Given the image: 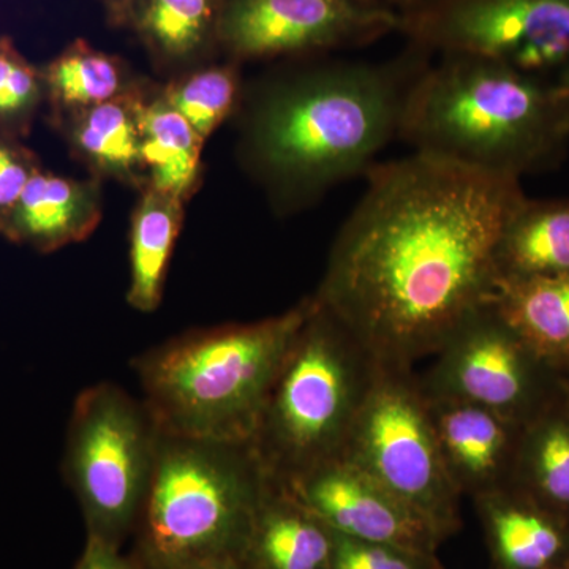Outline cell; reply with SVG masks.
I'll return each mask as SVG.
<instances>
[{"label": "cell", "instance_id": "cell-31", "mask_svg": "<svg viewBox=\"0 0 569 569\" xmlns=\"http://www.w3.org/2000/svg\"><path fill=\"white\" fill-rule=\"evenodd\" d=\"M206 569H252L249 565L246 563L244 560L239 557V559H231L227 561H222V563L213 565L211 568Z\"/></svg>", "mask_w": 569, "mask_h": 569}, {"label": "cell", "instance_id": "cell-28", "mask_svg": "<svg viewBox=\"0 0 569 569\" xmlns=\"http://www.w3.org/2000/svg\"><path fill=\"white\" fill-rule=\"evenodd\" d=\"M40 168L39 157L20 138L0 133V234Z\"/></svg>", "mask_w": 569, "mask_h": 569}, {"label": "cell", "instance_id": "cell-26", "mask_svg": "<svg viewBox=\"0 0 569 569\" xmlns=\"http://www.w3.org/2000/svg\"><path fill=\"white\" fill-rule=\"evenodd\" d=\"M44 99L43 74L14 47L0 39V133L26 137Z\"/></svg>", "mask_w": 569, "mask_h": 569}, {"label": "cell", "instance_id": "cell-1", "mask_svg": "<svg viewBox=\"0 0 569 569\" xmlns=\"http://www.w3.org/2000/svg\"><path fill=\"white\" fill-rule=\"evenodd\" d=\"M313 298L381 366L413 369L496 295L518 179L415 152L373 164Z\"/></svg>", "mask_w": 569, "mask_h": 569}, {"label": "cell", "instance_id": "cell-19", "mask_svg": "<svg viewBox=\"0 0 569 569\" xmlns=\"http://www.w3.org/2000/svg\"><path fill=\"white\" fill-rule=\"evenodd\" d=\"M141 157L148 187L187 203L200 187L204 140L160 96L142 93L138 104Z\"/></svg>", "mask_w": 569, "mask_h": 569}, {"label": "cell", "instance_id": "cell-24", "mask_svg": "<svg viewBox=\"0 0 569 569\" xmlns=\"http://www.w3.org/2000/svg\"><path fill=\"white\" fill-rule=\"evenodd\" d=\"M239 96L241 77L233 66L198 70L162 89L164 102L174 108L204 141L234 111Z\"/></svg>", "mask_w": 569, "mask_h": 569}, {"label": "cell", "instance_id": "cell-29", "mask_svg": "<svg viewBox=\"0 0 569 569\" xmlns=\"http://www.w3.org/2000/svg\"><path fill=\"white\" fill-rule=\"evenodd\" d=\"M74 569H140V567L134 563L132 557L122 556L121 549L88 538L84 552Z\"/></svg>", "mask_w": 569, "mask_h": 569}, {"label": "cell", "instance_id": "cell-4", "mask_svg": "<svg viewBox=\"0 0 569 569\" xmlns=\"http://www.w3.org/2000/svg\"><path fill=\"white\" fill-rule=\"evenodd\" d=\"M312 296L253 323L198 329L132 361L141 400L163 436L247 443Z\"/></svg>", "mask_w": 569, "mask_h": 569}, {"label": "cell", "instance_id": "cell-25", "mask_svg": "<svg viewBox=\"0 0 569 569\" xmlns=\"http://www.w3.org/2000/svg\"><path fill=\"white\" fill-rule=\"evenodd\" d=\"M213 13V0H146L141 29L160 54L182 59L208 39Z\"/></svg>", "mask_w": 569, "mask_h": 569}, {"label": "cell", "instance_id": "cell-21", "mask_svg": "<svg viewBox=\"0 0 569 569\" xmlns=\"http://www.w3.org/2000/svg\"><path fill=\"white\" fill-rule=\"evenodd\" d=\"M569 523V402L561 400L520 430L511 486Z\"/></svg>", "mask_w": 569, "mask_h": 569}, {"label": "cell", "instance_id": "cell-30", "mask_svg": "<svg viewBox=\"0 0 569 569\" xmlns=\"http://www.w3.org/2000/svg\"><path fill=\"white\" fill-rule=\"evenodd\" d=\"M369 2L391 11V13L399 18L400 24H402L408 18L417 17L421 11L429 9L437 0H369Z\"/></svg>", "mask_w": 569, "mask_h": 569}, {"label": "cell", "instance_id": "cell-9", "mask_svg": "<svg viewBox=\"0 0 569 569\" xmlns=\"http://www.w3.org/2000/svg\"><path fill=\"white\" fill-rule=\"evenodd\" d=\"M419 380L427 395L477 403L519 427L567 399L565 377L539 358L493 298L456 328Z\"/></svg>", "mask_w": 569, "mask_h": 569}, {"label": "cell", "instance_id": "cell-16", "mask_svg": "<svg viewBox=\"0 0 569 569\" xmlns=\"http://www.w3.org/2000/svg\"><path fill=\"white\" fill-rule=\"evenodd\" d=\"M336 533L269 477L241 559L252 569H329Z\"/></svg>", "mask_w": 569, "mask_h": 569}, {"label": "cell", "instance_id": "cell-7", "mask_svg": "<svg viewBox=\"0 0 569 569\" xmlns=\"http://www.w3.org/2000/svg\"><path fill=\"white\" fill-rule=\"evenodd\" d=\"M159 427L142 400L110 381L74 400L63 475L84 516L88 538L121 549L134 526L156 468Z\"/></svg>", "mask_w": 569, "mask_h": 569}, {"label": "cell", "instance_id": "cell-22", "mask_svg": "<svg viewBox=\"0 0 569 569\" xmlns=\"http://www.w3.org/2000/svg\"><path fill=\"white\" fill-rule=\"evenodd\" d=\"M500 312L542 361L569 376V276L497 283Z\"/></svg>", "mask_w": 569, "mask_h": 569}, {"label": "cell", "instance_id": "cell-33", "mask_svg": "<svg viewBox=\"0 0 569 569\" xmlns=\"http://www.w3.org/2000/svg\"><path fill=\"white\" fill-rule=\"evenodd\" d=\"M565 391H567V399L569 402V376H567V378H565Z\"/></svg>", "mask_w": 569, "mask_h": 569}, {"label": "cell", "instance_id": "cell-32", "mask_svg": "<svg viewBox=\"0 0 569 569\" xmlns=\"http://www.w3.org/2000/svg\"><path fill=\"white\" fill-rule=\"evenodd\" d=\"M550 569H569V560L563 561V563L557 565V567Z\"/></svg>", "mask_w": 569, "mask_h": 569}, {"label": "cell", "instance_id": "cell-20", "mask_svg": "<svg viewBox=\"0 0 569 569\" xmlns=\"http://www.w3.org/2000/svg\"><path fill=\"white\" fill-rule=\"evenodd\" d=\"M183 201L152 187L141 190L130 228L127 302L151 313L162 305L164 280L183 223Z\"/></svg>", "mask_w": 569, "mask_h": 569}, {"label": "cell", "instance_id": "cell-12", "mask_svg": "<svg viewBox=\"0 0 569 569\" xmlns=\"http://www.w3.org/2000/svg\"><path fill=\"white\" fill-rule=\"evenodd\" d=\"M282 485L335 533L429 553L445 541L432 523L342 456Z\"/></svg>", "mask_w": 569, "mask_h": 569}, {"label": "cell", "instance_id": "cell-5", "mask_svg": "<svg viewBox=\"0 0 569 569\" xmlns=\"http://www.w3.org/2000/svg\"><path fill=\"white\" fill-rule=\"evenodd\" d=\"M268 485L250 441L162 433L130 557L140 569H206L239 559Z\"/></svg>", "mask_w": 569, "mask_h": 569}, {"label": "cell", "instance_id": "cell-3", "mask_svg": "<svg viewBox=\"0 0 569 569\" xmlns=\"http://www.w3.org/2000/svg\"><path fill=\"white\" fill-rule=\"evenodd\" d=\"M415 152L520 179L569 146V91L473 54H440L408 88L399 134Z\"/></svg>", "mask_w": 569, "mask_h": 569}, {"label": "cell", "instance_id": "cell-17", "mask_svg": "<svg viewBox=\"0 0 569 569\" xmlns=\"http://www.w3.org/2000/svg\"><path fill=\"white\" fill-rule=\"evenodd\" d=\"M140 88L118 99L54 119L74 157L99 178L148 187L141 157Z\"/></svg>", "mask_w": 569, "mask_h": 569}, {"label": "cell", "instance_id": "cell-6", "mask_svg": "<svg viewBox=\"0 0 569 569\" xmlns=\"http://www.w3.org/2000/svg\"><path fill=\"white\" fill-rule=\"evenodd\" d=\"M381 365L312 296L266 397L250 445L279 482L340 458Z\"/></svg>", "mask_w": 569, "mask_h": 569}, {"label": "cell", "instance_id": "cell-18", "mask_svg": "<svg viewBox=\"0 0 569 569\" xmlns=\"http://www.w3.org/2000/svg\"><path fill=\"white\" fill-rule=\"evenodd\" d=\"M497 283L569 276V198L523 200L496 247Z\"/></svg>", "mask_w": 569, "mask_h": 569}, {"label": "cell", "instance_id": "cell-8", "mask_svg": "<svg viewBox=\"0 0 569 569\" xmlns=\"http://www.w3.org/2000/svg\"><path fill=\"white\" fill-rule=\"evenodd\" d=\"M342 458L370 475L445 538L460 526V497L438 449L421 380L381 366Z\"/></svg>", "mask_w": 569, "mask_h": 569}, {"label": "cell", "instance_id": "cell-14", "mask_svg": "<svg viewBox=\"0 0 569 569\" xmlns=\"http://www.w3.org/2000/svg\"><path fill=\"white\" fill-rule=\"evenodd\" d=\"M102 220L97 179L80 181L40 168L11 213L3 238L41 253L86 241Z\"/></svg>", "mask_w": 569, "mask_h": 569}, {"label": "cell", "instance_id": "cell-15", "mask_svg": "<svg viewBox=\"0 0 569 569\" xmlns=\"http://www.w3.org/2000/svg\"><path fill=\"white\" fill-rule=\"evenodd\" d=\"M496 569H550L569 560V523L515 488L475 498Z\"/></svg>", "mask_w": 569, "mask_h": 569}, {"label": "cell", "instance_id": "cell-13", "mask_svg": "<svg viewBox=\"0 0 569 569\" xmlns=\"http://www.w3.org/2000/svg\"><path fill=\"white\" fill-rule=\"evenodd\" d=\"M426 397L441 459L459 492L475 500L509 488L522 427L477 403Z\"/></svg>", "mask_w": 569, "mask_h": 569}, {"label": "cell", "instance_id": "cell-2", "mask_svg": "<svg viewBox=\"0 0 569 569\" xmlns=\"http://www.w3.org/2000/svg\"><path fill=\"white\" fill-rule=\"evenodd\" d=\"M429 52L385 63L340 62L269 89L250 119L249 148L279 192L317 194L366 174L399 134L411 82Z\"/></svg>", "mask_w": 569, "mask_h": 569}, {"label": "cell", "instance_id": "cell-23", "mask_svg": "<svg viewBox=\"0 0 569 569\" xmlns=\"http://www.w3.org/2000/svg\"><path fill=\"white\" fill-rule=\"evenodd\" d=\"M54 119L110 102L137 89L118 59L86 41L71 43L41 70Z\"/></svg>", "mask_w": 569, "mask_h": 569}, {"label": "cell", "instance_id": "cell-11", "mask_svg": "<svg viewBox=\"0 0 569 569\" xmlns=\"http://www.w3.org/2000/svg\"><path fill=\"white\" fill-rule=\"evenodd\" d=\"M396 31L399 18L369 0H233L222 21L244 59L362 47Z\"/></svg>", "mask_w": 569, "mask_h": 569}, {"label": "cell", "instance_id": "cell-27", "mask_svg": "<svg viewBox=\"0 0 569 569\" xmlns=\"http://www.w3.org/2000/svg\"><path fill=\"white\" fill-rule=\"evenodd\" d=\"M329 569H443L436 553L336 533Z\"/></svg>", "mask_w": 569, "mask_h": 569}, {"label": "cell", "instance_id": "cell-10", "mask_svg": "<svg viewBox=\"0 0 569 569\" xmlns=\"http://www.w3.org/2000/svg\"><path fill=\"white\" fill-rule=\"evenodd\" d=\"M399 32L429 54L481 56L569 91V0H437Z\"/></svg>", "mask_w": 569, "mask_h": 569}]
</instances>
